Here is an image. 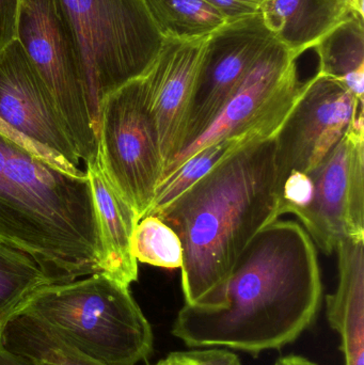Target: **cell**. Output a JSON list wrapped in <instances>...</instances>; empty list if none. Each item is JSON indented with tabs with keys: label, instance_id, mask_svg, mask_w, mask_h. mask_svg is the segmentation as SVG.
Here are the masks:
<instances>
[{
	"label": "cell",
	"instance_id": "obj_1",
	"mask_svg": "<svg viewBox=\"0 0 364 365\" xmlns=\"http://www.w3.org/2000/svg\"><path fill=\"white\" fill-rule=\"evenodd\" d=\"M324 298L316 245L303 225L277 220L251 240L217 308L187 306L171 334L189 349L222 347L258 357L279 351L316 323Z\"/></svg>",
	"mask_w": 364,
	"mask_h": 365
},
{
	"label": "cell",
	"instance_id": "obj_2",
	"mask_svg": "<svg viewBox=\"0 0 364 365\" xmlns=\"http://www.w3.org/2000/svg\"><path fill=\"white\" fill-rule=\"evenodd\" d=\"M276 137L243 148L151 214L181 240L184 304L219 307L244 251L279 220Z\"/></svg>",
	"mask_w": 364,
	"mask_h": 365
},
{
	"label": "cell",
	"instance_id": "obj_3",
	"mask_svg": "<svg viewBox=\"0 0 364 365\" xmlns=\"http://www.w3.org/2000/svg\"><path fill=\"white\" fill-rule=\"evenodd\" d=\"M0 242L33 257L56 283L103 274L88 175H68L0 134Z\"/></svg>",
	"mask_w": 364,
	"mask_h": 365
},
{
	"label": "cell",
	"instance_id": "obj_4",
	"mask_svg": "<svg viewBox=\"0 0 364 365\" xmlns=\"http://www.w3.org/2000/svg\"><path fill=\"white\" fill-rule=\"evenodd\" d=\"M15 313L38 317L73 346L106 365H137L153 353L151 324L130 287L102 272L46 285Z\"/></svg>",
	"mask_w": 364,
	"mask_h": 365
},
{
	"label": "cell",
	"instance_id": "obj_5",
	"mask_svg": "<svg viewBox=\"0 0 364 365\" xmlns=\"http://www.w3.org/2000/svg\"><path fill=\"white\" fill-rule=\"evenodd\" d=\"M74 36L92 98L108 94L150 70L162 51L145 0H58Z\"/></svg>",
	"mask_w": 364,
	"mask_h": 365
},
{
	"label": "cell",
	"instance_id": "obj_6",
	"mask_svg": "<svg viewBox=\"0 0 364 365\" xmlns=\"http://www.w3.org/2000/svg\"><path fill=\"white\" fill-rule=\"evenodd\" d=\"M15 40L48 88L80 160H95L98 111L58 0H21Z\"/></svg>",
	"mask_w": 364,
	"mask_h": 365
},
{
	"label": "cell",
	"instance_id": "obj_7",
	"mask_svg": "<svg viewBox=\"0 0 364 365\" xmlns=\"http://www.w3.org/2000/svg\"><path fill=\"white\" fill-rule=\"evenodd\" d=\"M98 139L96 158L107 180L140 221L152 210L164 173L142 76L100 101Z\"/></svg>",
	"mask_w": 364,
	"mask_h": 365
},
{
	"label": "cell",
	"instance_id": "obj_8",
	"mask_svg": "<svg viewBox=\"0 0 364 365\" xmlns=\"http://www.w3.org/2000/svg\"><path fill=\"white\" fill-rule=\"evenodd\" d=\"M297 59L274 38L213 123L165 169L160 182L188 158L222 139L248 133L277 136L307 87V81H299Z\"/></svg>",
	"mask_w": 364,
	"mask_h": 365
},
{
	"label": "cell",
	"instance_id": "obj_9",
	"mask_svg": "<svg viewBox=\"0 0 364 365\" xmlns=\"http://www.w3.org/2000/svg\"><path fill=\"white\" fill-rule=\"evenodd\" d=\"M309 173L311 201L296 214L324 255L348 238H364V113Z\"/></svg>",
	"mask_w": 364,
	"mask_h": 365
},
{
	"label": "cell",
	"instance_id": "obj_10",
	"mask_svg": "<svg viewBox=\"0 0 364 365\" xmlns=\"http://www.w3.org/2000/svg\"><path fill=\"white\" fill-rule=\"evenodd\" d=\"M341 83L316 73L276 137L278 186L293 171L308 173L338 145L364 113Z\"/></svg>",
	"mask_w": 364,
	"mask_h": 365
},
{
	"label": "cell",
	"instance_id": "obj_11",
	"mask_svg": "<svg viewBox=\"0 0 364 365\" xmlns=\"http://www.w3.org/2000/svg\"><path fill=\"white\" fill-rule=\"evenodd\" d=\"M273 40L260 13L228 21L205 40L190 103L183 150L213 123Z\"/></svg>",
	"mask_w": 364,
	"mask_h": 365
},
{
	"label": "cell",
	"instance_id": "obj_12",
	"mask_svg": "<svg viewBox=\"0 0 364 365\" xmlns=\"http://www.w3.org/2000/svg\"><path fill=\"white\" fill-rule=\"evenodd\" d=\"M0 119L80 168L53 96L16 40L0 51Z\"/></svg>",
	"mask_w": 364,
	"mask_h": 365
},
{
	"label": "cell",
	"instance_id": "obj_13",
	"mask_svg": "<svg viewBox=\"0 0 364 365\" xmlns=\"http://www.w3.org/2000/svg\"><path fill=\"white\" fill-rule=\"evenodd\" d=\"M207 38H165L160 55L142 76L147 107L157 130L164 171L184 148L190 103Z\"/></svg>",
	"mask_w": 364,
	"mask_h": 365
},
{
	"label": "cell",
	"instance_id": "obj_14",
	"mask_svg": "<svg viewBox=\"0 0 364 365\" xmlns=\"http://www.w3.org/2000/svg\"><path fill=\"white\" fill-rule=\"evenodd\" d=\"M339 282L326 296L329 325L341 338L344 365H364V238L338 245Z\"/></svg>",
	"mask_w": 364,
	"mask_h": 365
},
{
	"label": "cell",
	"instance_id": "obj_15",
	"mask_svg": "<svg viewBox=\"0 0 364 365\" xmlns=\"http://www.w3.org/2000/svg\"><path fill=\"white\" fill-rule=\"evenodd\" d=\"M104 247L103 274L130 287L138 280V262L132 250V234L139 220L132 208L107 180L98 158L85 163Z\"/></svg>",
	"mask_w": 364,
	"mask_h": 365
},
{
	"label": "cell",
	"instance_id": "obj_16",
	"mask_svg": "<svg viewBox=\"0 0 364 365\" xmlns=\"http://www.w3.org/2000/svg\"><path fill=\"white\" fill-rule=\"evenodd\" d=\"M353 11L346 0H264L260 15L274 38L299 57Z\"/></svg>",
	"mask_w": 364,
	"mask_h": 365
},
{
	"label": "cell",
	"instance_id": "obj_17",
	"mask_svg": "<svg viewBox=\"0 0 364 365\" xmlns=\"http://www.w3.org/2000/svg\"><path fill=\"white\" fill-rule=\"evenodd\" d=\"M363 14L353 11L314 46L318 73L341 83L364 103Z\"/></svg>",
	"mask_w": 364,
	"mask_h": 365
},
{
	"label": "cell",
	"instance_id": "obj_18",
	"mask_svg": "<svg viewBox=\"0 0 364 365\" xmlns=\"http://www.w3.org/2000/svg\"><path fill=\"white\" fill-rule=\"evenodd\" d=\"M1 340L9 351L38 365H106L79 351L44 322L28 313H14L6 319Z\"/></svg>",
	"mask_w": 364,
	"mask_h": 365
},
{
	"label": "cell",
	"instance_id": "obj_19",
	"mask_svg": "<svg viewBox=\"0 0 364 365\" xmlns=\"http://www.w3.org/2000/svg\"><path fill=\"white\" fill-rule=\"evenodd\" d=\"M164 38L203 40L228 23L207 0H145Z\"/></svg>",
	"mask_w": 364,
	"mask_h": 365
},
{
	"label": "cell",
	"instance_id": "obj_20",
	"mask_svg": "<svg viewBox=\"0 0 364 365\" xmlns=\"http://www.w3.org/2000/svg\"><path fill=\"white\" fill-rule=\"evenodd\" d=\"M269 138L274 137H269L261 133H248L231 138L222 139L218 143L207 145L188 158L172 175L160 182L149 215L168 205L188 187L209 173L214 167L222 164L224 160L241 151L243 148Z\"/></svg>",
	"mask_w": 364,
	"mask_h": 365
},
{
	"label": "cell",
	"instance_id": "obj_21",
	"mask_svg": "<svg viewBox=\"0 0 364 365\" xmlns=\"http://www.w3.org/2000/svg\"><path fill=\"white\" fill-rule=\"evenodd\" d=\"M55 283L33 257L0 242V319H8L36 291Z\"/></svg>",
	"mask_w": 364,
	"mask_h": 365
},
{
	"label": "cell",
	"instance_id": "obj_22",
	"mask_svg": "<svg viewBox=\"0 0 364 365\" xmlns=\"http://www.w3.org/2000/svg\"><path fill=\"white\" fill-rule=\"evenodd\" d=\"M132 250L137 262L166 269L181 268L183 249L177 234L153 215L143 217L132 234Z\"/></svg>",
	"mask_w": 364,
	"mask_h": 365
},
{
	"label": "cell",
	"instance_id": "obj_23",
	"mask_svg": "<svg viewBox=\"0 0 364 365\" xmlns=\"http://www.w3.org/2000/svg\"><path fill=\"white\" fill-rule=\"evenodd\" d=\"M152 365H241L234 351L222 347H203L190 351H172Z\"/></svg>",
	"mask_w": 364,
	"mask_h": 365
},
{
	"label": "cell",
	"instance_id": "obj_24",
	"mask_svg": "<svg viewBox=\"0 0 364 365\" xmlns=\"http://www.w3.org/2000/svg\"><path fill=\"white\" fill-rule=\"evenodd\" d=\"M0 134L4 135V137L10 139V140L14 141L15 143L21 145L24 149L27 150L29 153L42 158L45 162L51 164V166L64 171V173H68V175L79 178L87 177L85 171L73 166L70 162H68V160L62 158V156L58 155V154L53 153V152L49 151V150L36 145V143H32L31 140L26 138L21 133L11 128V126L9 125L8 123H6L2 119H0Z\"/></svg>",
	"mask_w": 364,
	"mask_h": 365
},
{
	"label": "cell",
	"instance_id": "obj_25",
	"mask_svg": "<svg viewBox=\"0 0 364 365\" xmlns=\"http://www.w3.org/2000/svg\"><path fill=\"white\" fill-rule=\"evenodd\" d=\"M21 0H0V51L16 38Z\"/></svg>",
	"mask_w": 364,
	"mask_h": 365
},
{
	"label": "cell",
	"instance_id": "obj_26",
	"mask_svg": "<svg viewBox=\"0 0 364 365\" xmlns=\"http://www.w3.org/2000/svg\"><path fill=\"white\" fill-rule=\"evenodd\" d=\"M213 4L227 21L244 19L260 13L264 0H207Z\"/></svg>",
	"mask_w": 364,
	"mask_h": 365
},
{
	"label": "cell",
	"instance_id": "obj_27",
	"mask_svg": "<svg viewBox=\"0 0 364 365\" xmlns=\"http://www.w3.org/2000/svg\"><path fill=\"white\" fill-rule=\"evenodd\" d=\"M0 365H38L32 360L23 356L17 355L13 351H9L1 340V331H0Z\"/></svg>",
	"mask_w": 364,
	"mask_h": 365
},
{
	"label": "cell",
	"instance_id": "obj_28",
	"mask_svg": "<svg viewBox=\"0 0 364 365\" xmlns=\"http://www.w3.org/2000/svg\"><path fill=\"white\" fill-rule=\"evenodd\" d=\"M274 365H318L308 358L299 355H288L279 358Z\"/></svg>",
	"mask_w": 364,
	"mask_h": 365
},
{
	"label": "cell",
	"instance_id": "obj_29",
	"mask_svg": "<svg viewBox=\"0 0 364 365\" xmlns=\"http://www.w3.org/2000/svg\"><path fill=\"white\" fill-rule=\"evenodd\" d=\"M348 4H350V8L356 12L363 14V0H346Z\"/></svg>",
	"mask_w": 364,
	"mask_h": 365
},
{
	"label": "cell",
	"instance_id": "obj_30",
	"mask_svg": "<svg viewBox=\"0 0 364 365\" xmlns=\"http://www.w3.org/2000/svg\"><path fill=\"white\" fill-rule=\"evenodd\" d=\"M4 322H6V319H0V331H1L2 326H4Z\"/></svg>",
	"mask_w": 364,
	"mask_h": 365
}]
</instances>
